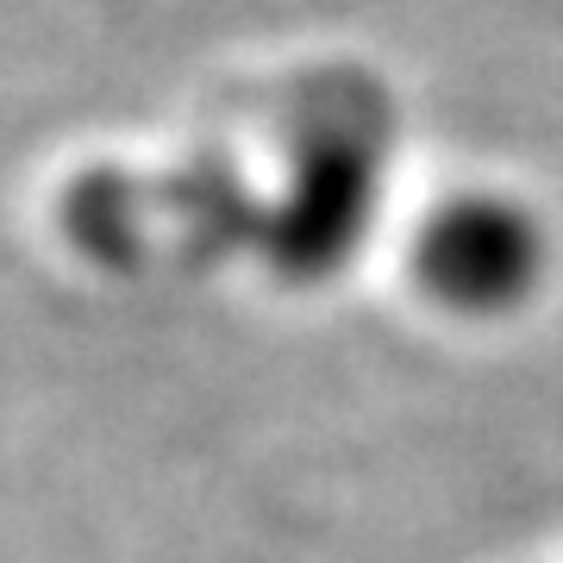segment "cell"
I'll return each instance as SVG.
<instances>
[{
  "mask_svg": "<svg viewBox=\"0 0 563 563\" xmlns=\"http://www.w3.org/2000/svg\"><path fill=\"white\" fill-rule=\"evenodd\" d=\"M383 195V125L376 113H332L301 139L295 176L276 207H263L257 251L282 282H325L339 276L363 244Z\"/></svg>",
  "mask_w": 563,
  "mask_h": 563,
  "instance_id": "2",
  "label": "cell"
},
{
  "mask_svg": "<svg viewBox=\"0 0 563 563\" xmlns=\"http://www.w3.org/2000/svg\"><path fill=\"white\" fill-rule=\"evenodd\" d=\"M544 225L507 195H451L413 232V276L457 313H507L544 282Z\"/></svg>",
  "mask_w": 563,
  "mask_h": 563,
  "instance_id": "3",
  "label": "cell"
},
{
  "mask_svg": "<svg viewBox=\"0 0 563 563\" xmlns=\"http://www.w3.org/2000/svg\"><path fill=\"white\" fill-rule=\"evenodd\" d=\"M63 220L81 251L139 269L151 257H213L257 244L263 207L225 169L195 163L181 176H81L63 201Z\"/></svg>",
  "mask_w": 563,
  "mask_h": 563,
  "instance_id": "1",
  "label": "cell"
}]
</instances>
